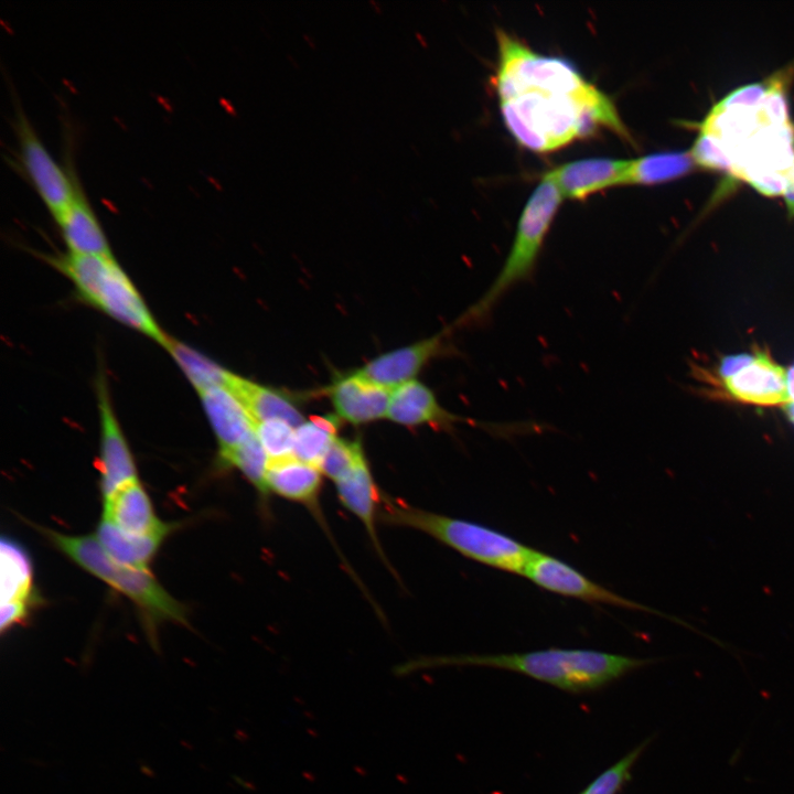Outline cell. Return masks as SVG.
<instances>
[{
	"mask_svg": "<svg viewBox=\"0 0 794 794\" xmlns=\"http://www.w3.org/2000/svg\"><path fill=\"white\" fill-rule=\"evenodd\" d=\"M494 86L503 120L524 147L551 151L600 126L630 133L612 99L564 58L544 55L502 29Z\"/></svg>",
	"mask_w": 794,
	"mask_h": 794,
	"instance_id": "1",
	"label": "cell"
},
{
	"mask_svg": "<svg viewBox=\"0 0 794 794\" xmlns=\"http://www.w3.org/2000/svg\"><path fill=\"white\" fill-rule=\"evenodd\" d=\"M650 662L596 650L554 647L524 653L436 656L417 662V666L497 668L525 675L571 694H581L598 690Z\"/></svg>",
	"mask_w": 794,
	"mask_h": 794,
	"instance_id": "2",
	"label": "cell"
},
{
	"mask_svg": "<svg viewBox=\"0 0 794 794\" xmlns=\"http://www.w3.org/2000/svg\"><path fill=\"white\" fill-rule=\"evenodd\" d=\"M379 519L420 530L462 556L506 572L523 575L535 549L479 523L410 506L382 494Z\"/></svg>",
	"mask_w": 794,
	"mask_h": 794,
	"instance_id": "3",
	"label": "cell"
},
{
	"mask_svg": "<svg viewBox=\"0 0 794 794\" xmlns=\"http://www.w3.org/2000/svg\"><path fill=\"white\" fill-rule=\"evenodd\" d=\"M562 195L554 182L541 179L528 197L504 264L484 293L460 316L459 325L485 321L516 285L532 278L545 237Z\"/></svg>",
	"mask_w": 794,
	"mask_h": 794,
	"instance_id": "4",
	"label": "cell"
},
{
	"mask_svg": "<svg viewBox=\"0 0 794 794\" xmlns=\"http://www.w3.org/2000/svg\"><path fill=\"white\" fill-rule=\"evenodd\" d=\"M52 264L75 285L79 294L105 313L159 342L169 337L161 331L138 290L111 257L67 253Z\"/></svg>",
	"mask_w": 794,
	"mask_h": 794,
	"instance_id": "5",
	"label": "cell"
},
{
	"mask_svg": "<svg viewBox=\"0 0 794 794\" xmlns=\"http://www.w3.org/2000/svg\"><path fill=\"white\" fill-rule=\"evenodd\" d=\"M53 544L86 571L132 600L152 622L185 623L184 608L148 570L112 560L93 536H72L45 529Z\"/></svg>",
	"mask_w": 794,
	"mask_h": 794,
	"instance_id": "6",
	"label": "cell"
},
{
	"mask_svg": "<svg viewBox=\"0 0 794 794\" xmlns=\"http://www.w3.org/2000/svg\"><path fill=\"white\" fill-rule=\"evenodd\" d=\"M719 375L726 391L741 403L786 406L790 401L788 373L766 352L726 356Z\"/></svg>",
	"mask_w": 794,
	"mask_h": 794,
	"instance_id": "7",
	"label": "cell"
},
{
	"mask_svg": "<svg viewBox=\"0 0 794 794\" xmlns=\"http://www.w3.org/2000/svg\"><path fill=\"white\" fill-rule=\"evenodd\" d=\"M12 126L26 176L56 217L72 200L78 181L50 154L20 106H15Z\"/></svg>",
	"mask_w": 794,
	"mask_h": 794,
	"instance_id": "8",
	"label": "cell"
},
{
	"mask_svg": "<svg viewBox=\"0 0 794 794\" xmlns=\"http://www.w3.org/2000/svg\"><path fill=\"white\" fill-rule=\"evenodd\" d=\"M522 576L539 588L564 597L590 603L652 612L646 607L594 582L566 561L536 549L527 561Z\"/></svg>",
	"mask_w": 794,
	"mask_h": 794,
	"instance_id": "9",
	"label": "cell"
},
{
	"mask_svg": "<svg viewBox=\"0 0 794 794\" xmlns=\"http://www.w3.org/2000/svg\"><path fill=\"white\" fill-rule=\"evenodd\" d=\"M100 414V489L104 498L124 484L138 479L129 447L111 408L104 380L98 385Z\"/></svg>",
	"mask_w": 794,
	"mask_h": 794,
	"instance_id": "10",
	"label": "cell"
},
{
	"mask_svg": "<svg viewBox=\"0 0 794 794\" xmlns=\"http://www.w3.org/2000/svg\"><path fill=\"white\" fill-rule=\"evenodd\" d=\"M629 160L587 158L556 165L541 174L550 180L562 197L582 198L611 185H622Z\"/></svg>",
	"mask_w": 794,
	"mask_h": 794,
	"instance_id": "11",
	"label": "cell"
},
{
	"mask_svg": "<svg viewBox=\"0 0 794 794\" xmlns=\"http://www.w3.org/2000/svg\"><path fill=\"white\" fill-rule=\"evenodd\" d=\"M444 334L421 340L382 354L356 371L362 377L387 388H396L412 380L419 371L434 356L442 353Z\"/></svg>",
	"mask_w": 794,
	"mask_h": 794,
	"instance_id": "12",
	"label": "cell"
},
{
	"mask_svg": "<svg viewBox=\"0 0 794 794\" xmlns=\"http://www.w3.org/2000/svg\"><path fill=\"white\" fill-rule=\"evenodd\" d=\"M198 395L218 441L219 454L234 449L255 432L254 418L232 389L215 386L198 391Z\"/></svg>",
	"mask_w": 794,
	"mask_h": 794,
	"instance_id": "13",
	"label": "cell"
},
{
	"mask_svg": "<svg viewBox=\"0 0 794 794\" xmlns=\"http://www.w3.org/2000/svg\"><path fill=\"white\" fill-rule=\"evenodd\" d=\"M337 415L360 425L387 416L391 391L356 372L333 383L329 389Z\"/></svg>",
	"mask_w": 794,
	"mask_h": 794,
	"instance_id": "14",
	"label": "cell"
},
{
	"mask_svg": "<svg viewBox=\"0 0 794 794\" xmlns=\"http://www.w3.org/2000/svg\"><path fill=\"white\" fill-rule=\"evenodd\" d=\"M387 417L404 426L430 425L449 429L455 422H474L447 411L434 394L418 380H409L391 391Z\"/></svg>",
	"mask_w": 794,
	"mask_h": 794,
	"instance_id": "15",
	"label": "cell"
},
{
	"mask_svg": "<svg viewBox=\"0 0 794 794\" xmlns=\"http://www.w3.org/2000/svg\"><path fill=\"white\" fill-rule=\"evenodd\" d=\"M54 219L69 253L111 257L103 228L78 182L72 200Z\"/></svg>",
	"mask_w": 794,
	"mask_h": 794,
	"instance_id": "16",
	"label": "cell"
},
{
	"mask_svg": "<svg viewBox=\"0 0 794 794\" xmlns=\"http://www.w3.org/2000/svg\"><path fill=\"white\" fill-rule=\"evenodd\" d=\"M103 518L133 535H148L171 527L155 516L150 498L138 479L104 498Z\"/></svg>",
	"mask_w": 794,
	"mask_h": 794,
	"instance_id": "17",
	"label": "cell"
},
{
	"mask_svg": "<svg viewBox=\"0 0 794 794\" xmlns=\"http://www.w3.org/2000/svg\"><path fill=\"white\" fill-rule=\"evenodd\" d=\"M322 472L296 457L269 460L266 482L270 493L318 511Z\"/></svg>",
	"mask_w": 794,
	"mask_h": 794,
	"instance_id": "18",
	"label": "cell"
},
{
	"mask_svg": "<svg viewBox=\"0 0 794 794\" xmlns=\"http://www.w3.org/2000/svg\"><path fill=\"white\" fill-rule=\"evenodd\" d=\"M335 485L340 501L363 523L374 548L383 561L387 564L388 561L376 530V521L379 518V513L377 512L382 503V494L374 482L367 461L345 478L335 482Z\"/></svg>",
	"mask_w": 794,
	"mask_h": 794,
	"instance_id": "19",
	"label": "cell"
},
{
	"mask_svg": "<svg viewBox=\"0 0 794 794\" xmlns=\"http://www.w3.org/2000/svg\"><path fill=\"white\" fill-rule=\"evenodd\" d=\"M171 527L148 535H133L101 518L97 528V540L107 555L116 562L135 569L148 570V565L155 555Z\"/></svg>",
	"mask_w": 794,
	"mask_h": 794,
	"instance_id": "20",
	"label": "cell"
},
{
	"mask_svg": "<svg viewBox=\"0 0 794 794\" xmlns=\"http://www.w3.org/2000/svg\"><path fill=\"white\" fill-rule=\"evenodd\" d=\"M229 389L244 403L256 423L281 420L297 428L304 422L302 414L280 390L260 386L237 375Z\"/></svg>",
	"mask_w": 794,
	"mask_h": 794,
	"instance_id": "21",
	"label": "cell"
},
{
	"mask_svg": "<svg viewBox=\"0 0 794 794\" xmlns=\"http://www.w3.org/2000/svg\"><path fill=\"white\" fill-rule=\"evenodd\" d=\"M696 164L689 151H663L629 160L622 184H657L693 172Z\"/></svg>",
	"mask_w": 794,
	"mask_h": 794,
	"instance_id": "22",
	"label": "cell"
},
{
	"mask_svg": "<svg viewBox=\"0 0 794 794\" xmlns=\"http://www.w3.org/2000/svg\"><path fill=\"white\" fill-rule=\"evenodd\" d=\"M165 348L185 373L197 393L215 386L230 387L235 374L190 346L170 339Z\"/></svg>",
	"mask_w": 794,
	"mask_h": 794,
	"instance_id": "23",
	"label": "cell"
},
{
	"mask_svg": "<svg viewBox=\"0 0 794 794\" xmlns=\"http://www.w3.org/2000/svg\"><path fill=\"white\" fill-rule=\"evenodd\" d=\"M1 603L26 602L31 592L32 568L25 551L14 541L1 540Z\"/></svg>",
	"mask_w": 794,
	"mask_h": 794,
	"instance_id": "24",
	"label": "cell"
},
{
	"mask_svg": "<svg viewBox=\"0 0 794 794\" xmlns=\"http://www.w3.org/2000/svg\"><path fill=\"white\" fill-rule=\"evenodd\" d=\"M339 420L334 416H311L296 428L294 457L319 469L328 449L336 438Z\"/></svg>",
	"mask_w": 794,
	"mask_h": 794,
	"instance_id": "25",
	"label": "cell"
},
{
	"mask_svg": "<svg viewBox=\"0 0 794 794\" xmlns=\"http://www.w3.org/2000/svg\"><path fill=\"white\" fill-rule=\"evenodd\" d=\"M222 464L238 469L260 496L267 498L266 475L269 457L254 432L248 439L234 449L219 454Z\"/></svg>",
	"mask_w": 794,
	"mask_h": 794,
	"instance_id": "26",
	"label": "cell"
},
{
	"mask_svg": "<svg viewBox=\"0 0 794 794\" xmlns=\"http://www.w3.org/2000/svg\"><path fill=\"white\" fill-rule=\"evenodd\" d=\"M364 462H366V459L358 440L336 437L324 454L319 469L322 474L335 483Z\"/></svg>",
	"mask_w": 794,
	"mask_h": 794,
	"instance_id": "27",
	"label": "cell"
},
{
	"mask_svg": "<svg viewBox=\"0 0 794 794\" xmlns=\"http://www.w3.org/2000/svg\"><path fill=\"white\" fill-rule=\"evenodd\" d=\"M648 740L640 743L613 765L599 774L579 794H618L631 777V771Z\"/></svg>",
	"mask_w": 794,
	"mask_h": 794,
	"instance_id": "28",
	"label": "cell"
},
{
	"mask_svg": "<svg viewBox=\"0 0 794 794\" xmlns=\"http://www.w3.org/2000/svg\"><path fill=\"white\" fill-rule=\"evenodd\" d=\"M294 430L296 428L281 420L260 421L255 427V433L269 460L294 457Z\"/></svg>",
	"mask_w": 794,
	"mask_h": 794,
	"instance_id": "29",
	"label": "cell"
},
{
	"mask_svg": "<svg viewBox=\"0 0 794 794\" xmlns=\"http://www.w3.org/2000/svg\"><path fill=\"white\" fill-rule=\"evenodd\" d=\"M689 153L697 168L722 172L733 169L731 157L726 150L723 141L709 130L700 132Z\"/></svg>",
	"mask_w": 794,
	"mask_h": 794,
	"instance_id": "30",
	"label": "cell"
},
{
	"mask_svg": "<svg viewBox=\"0 0 794 794\" xmlns=\"http://www.w3.org/2000/svg\"><path fill=\"white\" fill-rule=\"evenodd\" d=\"M770 87L771 82H760L736 88L718 103L716 109L723 111L733 108H750L759 106L768 94Z\"/></svg>",
	"mask_w": 794,
	"mask_h": 794,
	"instance_id": "31",
	"label": "cell"
},
{
	"mask_svg": "<svg viewBox=\"0 0 794 794\" xmlns=\"http://www.w3.org/2000/svg\"><path fill=\"white\" fill-rule=\"evenodd\" d=\"M742 178L759 193L766 196L783 195L786 175L776 170L753 168L745 171Z\"/></svg>",
	"mask_w": 794,
	"mask_h": 794,
	"instance_id": "32",
	"label": "cell"
},
{
	"mask_svg": "<svg viewBox=\"0 0 794 794\" xmlns=\"http://www.w3.org/2000/svg\"><path fill=\"white\" fill-rule=\"evenodd\" d=\"M782 86L775 82H771V87L762 100L761 112L771 124H785L787 120L786 100L782 93Z\"/></svg>",
	"mask_w": 794,
	"mask_h": 794,
	"instance_id": "33",
	"label": "cell"
},
{
	"mask_svg": "<svg viewBox=\"0 0 794 794\" xmlns=\"http://www.w3.org/2000/svg\"><path fill=\"white\" fill-rule=\"evenodd\" d=\"M26 602L1 603L0 626L6 630L20 622L26 615Z\"/></svg>",
	"mask_w": 794,
	"mask_h": 794,
	"instance_id": "34",
	"label": "cell"
},
{
	"mask_svg": "<svg viewBox=\"0 0 794 794\" xmlns=\"http://www.w3.org/2000/svg\"><path fill=\"white\" fill-rule=\"evenodd\" d=\"M786 184L783 192L786 212L790 217H794V164L787 170Z\"/></svg>",
	"mask_w": 794,
	"mask_h": 794,
	"instance_id": "35",
	"label": "cell"
},
{
	"mask_svg": "<svg viewBox=\"0 0 794 794\" xmlns=\"http://www.w3.org/2000/svg\"><path fill=\"white\" fill-rule=\"evenodd\" d=\"M788 393H790V401L785 406L786 412L788 414V417L794 422V366L788 372Z\"/></svg>",
	"mask_w": 794,
	"mask_h": 794,
	"instance_id": "36",
	"label": "cell"
}]
</instances>
